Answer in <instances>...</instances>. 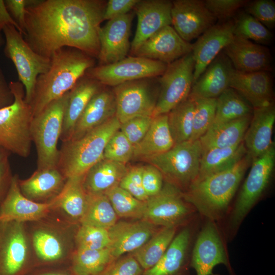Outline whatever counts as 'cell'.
<instances>
[{"label":"cell","mask_w":275,"mask_h":275,"mask_svg":"<svg viewBox=\"0 0 275 275\" xmlns=\"http://www.w3.org/2000/svg\"><path fill=\"white\" fill-rule=\"evenodd\" d=\"M233 21L235 36L262 45H268L273 40V35L270 30L244 10H239Z\"/></svg>","instance_id":"41"},{"label":"cell","mask_w":275,"mask_h":275,"mask_svg":"<svg viewBox=\"0 0 275 275\" xmlns=\"http://www.w3.org/2000/svg\"><path fill=\"white\" fill-rule=\"evenodd\" d=\"M101 85L85 74L69 91L60 139L62 142L70 139L77 121L91 99L101 89Z\"/></svg>","instance_id":"28"},{"label":"cell","mask_w":275,"mask_h":275,"mask_svg":"<svg viewBox=\"0 0 275 275\" xmlns=\"http://www.w3.org/2000/svg\"><path fill=\"white\" fill-rule=\"evenodd\" d=\"M41 275H65V274H62L60 273H49L42 274Z\"/></svg>","instance_id":"60"},{"label":"cell","mask_w":275,"mask_h":275,"mask_svg":"<svg viewBox=\"0 0 275 275\" xmlns=\"http://www.w3.org/2000/svg\"><path fill=\"white\" fill-rule=\"evenodd\" d=\"M104 194L118 217L143 219L145 201L136 199L119 185L111 188Z\"/></svg>","instance_id":"42"},{"label":"cell","mask_w":275,"mask_h":275,"mask_svg":"<svg viewBox=\"0 0 275 275\" xmlns=\"http://www.w3.org/2000/svg\"><path fill=\"white\" fill-rule=\"evenodd\" d=\"M157 77L139 79L114 87L115 116L121 124L135 117H152L159 92V86L156 88L159 85Z\"/></svg>","instance_id":"13"},{"label":"cell","mask_w":275,"mask_h":275,"mask_svg":"<svg viewBox=\"0 0 275 275\" xmlns=\"http://www.w3.org/2000/svg\"><path fill=\"white\" fill-rule=\"evenodd\" d=\"M248 0H206V8L219 22L233 19L237 13L244 8Z\"/></svg>","instance_id":"47"},{"label":"cell","mask_w":275,"mask_h":275,"mask_svg":"<svg viewBox=\"0 0 275 275\" xmlns=\"http://www.w3.org/2000/svg\"><path fill=\"white\" fill-rule=\"evenodd\" d=\"M172 3L168 0H140L134 9L138 17L130 52L163 28L171 25Z\"/></svg>","instance_id":"21"},{"label":"cell","mask_w":275,"mask_h":275,"mask_svg":"<svg viewBox=\"0 0 275 275\" xmlns=\"http://www.w3.org/2000/svg\"><path fill=\"white\" fill-rule=\"evenodd\" d=\"M108 230L87 225H81L76 235L77 249L101 250L109 244Z\"/></svg>","instance_id":"45"},{"label":"cell","mask_w":275,"mask_h":275,"mask_svg":"<svg viewBox=\"0 0 275 275\" xmlns=\"http://www.w3.org/2000/svg\"><path fill=\"white\" fill-rule=\"evenodd\" d=\"M11 153L0 146V164L6 159L9 158Z\"/></svg>","instance_id":"58"},{"label":"cell","mask_w":275,"mask_h":275,"mask_svg":"<svg viewBox=\"0 0 275 275\" xmlns=\"http://www.w3.org/2000/svg\"><path fill=\"white\" fill-rule=\"evenodd\" d=\"M199 214L187 202L183 192L167 182L157 195L145 201L143 219L161 228L185 226Z\"/></svg>","instance_id":"10"},{"label":"cell","mask_w":275,"mask_h":275,"mask_svg":"<svg viewBox=\"0 0 275 275\" xmlns=\"http://www.w3.org/2000/svg\"><path fill=\"white\" fill-rule=\"evenodd\" d=\"M167 66L162 62L131 56L113 64L93 67L86 74L101 85L114 87L130 81L160 76Z\"/></svg>","instance_id":"14"},{"label":"cell","mask_w":275,"mask_h":275,"mask_svg":"<svg viewBox=\"0 0 275 275\" xmlns=\"http://www.w3.org/2000/svg\"><path fill=\"white\" fill-rule=\"evenodd\" d=\"M2 31L5 37V55L15 65L20 82L24 87L25 100L30 104L37 78L49 69L51 59L35 52L14 25H6Z\"/></svg>","instance_id":"9"},{"label":"cell","mask_w":275,"mask_h":275,"mask_svg":"<svg viewBox=\"0 0 275 275\" xmlns=\"http://www.w3.org/2000/svg\"><path fill=\"white\" fill-rule=\"evenodd\" d=\"M163 180L162 173L156 167L151 164L143 166L142 183L149 197L160 191L163 186Z\"/></svg>","instance_id":"51"},{"label":"cell","mask_w":275,"mask_h":275,"mask_svg":"<svg viewBox=\"0 0 275 275\" xmlns=\"http://www.w3.org/2000/svg\"><path fill=\"white\" fill-rule=\"evenodd\" d=\"M116 111L114 92L101 89L88 103L77 121L69 140L80 138L90 130L115 116Z\"/></svg>","instance_id":"29"},{"label":"cell","mask_w":275,"mask_h":275,"mask_svg":"<svg viewBox=\"0 0 275 275\" xmlns=\"http://www.w3.org/2000/svg\"><path fill=\"white\" fill-rule=\"evenodd\" d=\"M133 147L127 137L119 129L107 143L103 158L126 164L133 157Z\"/></svg>","instance_id":"46"},{"label":"cell","mask_w":275,"mask_h":275,"mask_svg":"<svg viewBox=\"0 0 275 275\" xmlns=\"http://www.w3.org/2000/svg\"><path fill=\"white\" fill-rule=\"evenodd\" d=\"M194 109V100L188 97L168 113V125L175 144L190 140Z\"/></svg>","instance_id":"39"},{"label":"cell","mask_w":275,"mask_h":275,"mask_svg":"<svg viewBox=\"0 0 275 275\" xmlns=\"http://www.w3.org/2000/svg\"><path fill=\"white\" fill-rule=\"evenodd\" d=\"M153 118L151 116L132 118L121 124L120 130L134 146L144 137L151 126Z\"/></svg>","instance_id":"49"},{"label":"cell","mask_w":275,"mask_h":275,"mask_svg":"<svg viewBox=\"0 0 275 275\" xmlns=\"http://www.w3.org/2000/svg\"><path fill=\"white\" fill-rule=\"evenodd\" d=\"M194 68L192 52L168 64L158 78L159 92L152 117L168 114L188 97Z\"/></svg>","instance_id":"12"},{"label":"cell","mask_w":275,"mask_h":275,"mask_svg":"<svg viewBox=\"0 0 275 275\" xmlns=\"http://www.w3.org/2000/svg\"><path fill=\"white\" fill-rule=\"evenodd\" d=\"M172 3V24L186 42L198 38L217 21L204 1L175 0Z\"/></svg>","instance_id":"16"},{"label":"cell","mask_w":275,"mask_h":275,"mask_svg":"<svg viewBox=\"0 0 275 275\" xmlns=\"http://www.w3.org/2000/svg\"><path fill=\"white\" fill-rule=\"evenodd\" d=\"M252 115L223 123L212 125L199 139L203 151L214 148L234 146L241 143L250 123Z\"/></svg>","instance_id":"33"},{"label":"cell","mask_w":275,"mask_h":275,"mask_svg":"<svg viewBox=\"0 0 275 275\" xmlns=\"http://www.w3.org/2000/svg\"><path fill=\"white\" fill-rule=\"evenodd\" d=\"M234 37L232 19L215 23L198 38L191 52L195 61L193 85Z\"/></svg>","instance_id":"19"},{"label":"cell","mask_w":275,"mask_h":275,"mask_svg":"<svg viewBox=\"0 0 275 275\" xmlns=\"http://www.w3.org/2000/svg\"><path fill=\"white\" fill-rule=\"evenodd\" d=\"M13 176L9 158L6 159L0 164V204L8 191Z\"/></svg>","instance_id":"55"},{"label":"cell","mask_w":275,"mask_h":275,"mask_svg":"<svg viewBox=\"0 0 275 275\" xmlns=\"http://www.w3.org/2000/svg\"><path fill=\"white\" fill-rule=\"evenodd\" d=\"M30 1L6 0L5 4L8 12L24 34L25 9Z\"/></svg>","instance_id":"54"},{"label":"cell","mask_w":275,"mask_h":275,"mask_svg":"<svg viewBox=\"0 0 275 275\" xmlns=\"http://www.w3.org/2000/svg\"><path fill=\"white\" fill-rule=\"evenodd\" d=\"M143 166L134 167L128 170L120 181L119 186L128 192L136 199L146 201L149 197L142 183Z\"/></svg>","instance_id":"50"},{"label":"cell","mask_w":275,"mask_h":275,"mask_svg":"<svg viewBox=\"0 0 275 275\" xmlns=\"http://www.w3.org/2000/svg\"><path fill=\"white\" fill-rule=\"evenodd\" d=\"M178 228L159 229L142 246L134 251L132 256L145 270L155 265L170 245Z\"/></svg>","instance_id":"36"},{"label":"cell","mask_w":275,"mask_h":275,"mask_svg":"<svg viewBox=\"0 0 275 275\" xmlns=\"http://www.w3.org/2000/svg\"><path fill=\"white\" fill-rule=\"evenodd\" d=\"M5 43V39L0 32V47L3 45Z\"/></svg>","instance_id":"59"},{"label":"cell","mask_w":275,"mask_h":275,"mask_svg":"<svg viewBox=\"0 0 275 275\" xmlns=\"http://www.w3.org/2000/svg\"><path fill=\"white\" fill-rule=\"evenodd\" d=\"M252 161L246 153L232 167L197 180L183 193L185 200L202 219L221 222Z\"/></svg>","instance_id":"2"},{"label":"cell","mask_w":275,"mask_h":275,"mask_svg":"<svg viewBox=\"0 0 275 275\" xmlns=\"http://www.w3.org/2000/svg\"><path fill=\"white\" fill-rule=\"evenodd\" d=\"M18 175H13L8 191L0 204V222L23 223L39 219L53 207L51 201L39 203L25 197L19 186Z\"/></svg>","instance_id":"23"},{"label":"cell","mask_w":275,"mask_h":275,"mask_svg":"<svg viewBox=\"0 0 275 275\" xmlns=\"http://www.w3.org/2000/svg\"><path fill=\"white\" fill-rule=\"evenodd\" d=\"M84 175L68 177L60 193L51 201L71 217L80 219L86 208L88 194L84 186Z\"/></svg>","instance_id":"35"},{"label":"cell","mask_w":275,"mask_h":275,"mask_svg":"<svg viewBox=\"0 0 275 275\" xmlns=\"http://www.w3.org/2000/svg\"><path fill=\"white\" fill-rule=\"evenodd\" d=\"M202 219L199 215L184 226L159 261L141 275H189L191 250Z\"/></svg>","instance_id":"15"},{"label":"cell","mask_w":275,"mask_h":275,"mask_svg":"<svg viewBox=\"0 0 275 275\" xmlns=\"http://www.w3.org/2000/svg\"><path fill=\"white\" fill-rule=\"evenodd\" d=\"M274 122V102L267 106L253 109L243 139L247 154L252 160L266 152L274 144L271 138Z\"/></svg>","instance_id":"27"},{"label":"cell","mask_w":275,"mask_h":275,"mask_svg":"<svg viewBox=\"0 0 275 275\" xmlns=\"http://www.w3.org/2000/svg\"><path fill=\"white\" fill-rule=\"evenodd\" d=\"M7 24L14 25L17 30L22 34V32L13 19L8 10L7 9L4 1L0 0V32L2 31L3 27Z\"/></svg>","instance_id":"57"},{"label":"cell","mask_w":275,"mask_h":275,"mask_svg":"<svg viewBox=\"0 0 275 275\" xmlns=\"http://www.w3.org/2000/svg\"><path fill=\"white\" fill-rule=\"evenodd\" d=\"M156 227L144 219L117 222L108 229L110 240L108 248L113 258L140 248L158 230Z\"/></svg>","instance_id":"24"},{"label":"cell","mask_w":275,"mask_h":275,"mask_svg":"<svg viewBox=\"0 0 275 275\" xmlns=\"http://www.w3.org/2000/svg\"><path fill=\"white\" fill-rule=\"evenodd\" d=\"M193 244L190 267L195 269L196 275H217L213 273L215 266L223 264L230 275H235L232 268L227 241L218 224L214 221L203 219Z\"/></svg>","instance_id":"11"},{"label":"cell","mask_w":275,"mask_h":275,"mask_svg":"<svg viewBox=\"0 0 275 275\" xmlns=\"http://www.w3.org/2000/svg\"><path fill=\"white\" fill-rule=\"evenodd\" d=\"M175 145L169 125L168 114L153 117L143 139L133 147V157L146 159L163 153Z\"/></svg>","instance_id":"32"},{"label":"cell","mask_w":275,"mask_h":275,"mask_svg":"<svg viewBox=\"0 0 275 275\" xmlns=\"http://www.w3.org/2000/svg\"><path fill=\"white\" fill-rule=\"evenodd\" d=\"M120 126V122L114 116L80 138L62 142L58 169L66 179L85 175L103 157L107 143Z\"/></svg>","instance_id":"5"},{"label":"cell","mask_w":275,"mask_h":275,"mask_svg":"<svg viewBox=\"0 0 275 275\" xmlns=\"http://www.w3.org/2000/svg\"><path fill=\"white\" fill-rule=\"evenodd\" d=\"M50 59L49 69L37 78L29 104L34 117L51 102L70 91L95 64L94 58L69 47L58 50Z\"/></svg>","instance_id":"3"},{"label":"cell","mask_w":275,"mask_h":275,"mask_svg":"<svg viewBox=\"0 0 275 275\" xmlns=\"http://www.w3.org/2000/svg\"><path fill=\"white\" fill-rule=\"evenodd\" d=\"M234 68L223 51L207 66L193 84L189 97L217 98L229 88Z\"/></svg>","instance_id":"25"},{"label":"cell","mask_w":275,"mask_h":275,"mask_svg":"<svg viewBox=\"0 0 275 275\" xmlns=\"http://www.w3.org/2000/svg\"><path fill=\"white\" fill-rule=\"evenodd\" d=\"M14 96L10 105L0 109V146L23 158L31 152L33 143L32 107L25 100V89L20 81H11Z\"/></svg>","instance_id":"6"},{"label":"cell","mask_w":275,"mask_h":275,"mask_svg":"<svg viewBox=\"0 0 275 275\" xmlns=\"http://www.w3.org/2000/svg\"><path fill=\"white\" fill-rule=\"evenodd\" d=\"M69 97V91L51 102L33 117L31 134L37 150V169L57 168L59 158L58 142Z\"/></svg>","instance_id":"7"},{"label":"cell","mask_w":275,"mask_h":275,"mask_svg":"<svg viewBox=\"0 0 275 275\" xmlns=\"http://www.w3.org/2000/svg\"><path fill=\"white\" fill-rule=\"evenodd\" d=\"M23 223L0 222V275H15L26 259L28 248Z\"/></svg>","instance_id":"20"},{"label":"cell","mask_w":275,"mask_h":275,"mask_svg":"<svg viewBox=\"0 0 275 275\" xmlns=\"http://www.w3.org/2000/svg\"><path fill=\"white\" fill-rule=\"evenodd\" d=\"M140 0H109L106 2L103 20H109L129 13Z\"/></svg>","instance_id":"53"},{"label":"cell","mask_w":275,"mask_h":275,"mask_svg":"<svg viewBox=\"0 0 275 275\" xmlns=\"http://www.w3.org/2000/svg\"><path fill=\"white\" fill-rule=\"evenodd\" d=\"M33 242L38 257L44 261H55L63 256L64 250L61 241L49 231L43 230L36 231Z\"/></svg>","instance_id":"44"},{"label":"cell","mask_w":275,"mask_h":275,"mask_svg":"<svg viewBox=\"0 0 275 275\" xmlns=\"http://www.w3.org/2000/svg\"><path fill=\"white\" fill-rule=\"evenodd\" d=\"M126 164L103 157L84 175V186L87 194H104L118 186L128 171Z\"/></svg>","instance_id":"31"},{"label":"cell","mask_w":275,"mask_h":275,"mask_svg":"<svg viewBox=\"0 0 275 275\" xmlns=\"http://www.w3.org/2000/svg\"><path fill=\"white\" fill-rule=\"evenodd\" d=\"M117 215L105 194H88L86 210L80 219L81 225L108 229L117 222Z\"/></svg>","instance_id":"37"},{"label":"cell","mask_w":275,"mask_h":275,"mask_svg":"<svg viewBox=\"0 0 275 275\" xmlns=\"http://www.w3.org/2000/svg\"><path fill=\"white\" fill-rule=\"evenodd\" d=\"M193 44L184 40L171 25L145 41L131 54L169 64L192 52Z\"/></svg>","instance_id":"18"},{"label":"cell","mask_w":275,"mask_h":275,"mask_svg":"<svg viewBox=\"0 0 275 275\" xmlns=\"http://www.w3.org/2000/svg\"><path fill=\"white\" fill-rule=\"evenodd\" d=\"M229 87L240 94L253 109L274 102L273 78L269 72L242 73L234 70Z\"/></svg>","instance_id":"26"},{"label":"cell","mask_w":275,"mask_h":275,"mask_svg":"<svg viewBox=\"0 0 275 275\" xmlns=\"http://www.w3.org/2000/svg\"><path fill=\"white\" fill-rule=\"evenodd\" d=\"M253 108L236 91L229 87L216 98L215 119L218 124L251 115Z\"/></svg>","instance_id":"38"},{"label":"cell","mask_w":275,"mask_h":275,"mask_svg":"<svg viewBox=\"0 0 275 275\" xmlns=\"http://www.w3.org/2000/svg\"><path fill=\"white\" fill-rule=\"evenodd\" d=\"M113 260L108 248L77 249L73 257V270L76 275H96L102 272Z\"/></svg>","instance_id":"40"},{"label":"cell","mask_w":275,"mask_h":275,"mask_svg":"<svg viewBox=\"0 0 275 275\" xmlns=\"http://www.w3.org/2000/svg\"><path fill=\"white\" fill-rule=\"evenodd\" d=\"M14 96L0 67V109L11 104Z\"/></svg>","instance_id":"56"},{"label":"cell","mask_w":275,"mask_h":275,"mask_svg":"<svg viewBox=\"0 0 275 275\" xmlns=\"http://www.w3.org/2000/svg\"><path fill=\"white\" fill-rule=\"evenodd\" d=\"M246 153L243 141L234 146L214 148L203 151L196 181L232 167Z\"/></svg>","instance_id":"34"},{"label":"cell","mask_w":275,"mask_h":275,"mask_svg":"<svg viewBox=\"0 0 275 275\" xmlns=\"http://www.w3.org/2000/svg\"><path fill=\"white\" fill-rule=\"evenodd\" d=\"M194 100L195 109L190 141L199 140L210 128L215 119L216 108V98Z\"/></svg>","instance_id":"43"},{"label":"cell","mask_w":275,"mask_h":275,"mask_svg":"<svg viewBox=\"0 0 275 275\" xmlns=\"http://www.w3.org/2000/svg\"><path fill=\"white\" fill-rule=\"evenodd\" d=\"M234 69L249 73L272 71V57L266 46L235 36L223 50Z\"/></svg>","instance_id":"22"},{"label":"cell","mask_w":275,"mask_h":275,"mask_svg":"<svg viewBox=\"0 0 275 275\" xmlns=\"http://www.w3.org/2000/svg\"><path fill=\"white\" fill-rule=\"evenodd\" d=\"M275 165L273 144L252 161L249 174L226 216L218 225L227 242L236 236L243 221L261 200L271 181Z\"/></svg>","instance_id":"4"},{"label":"cell","mask_w":275,"mask_h":275,"mask_svg":"<svg viewBox=\"0 0 275 275\" xmlns=\"http://www.w3.org/2000/svg\"><path fill=\"white\" fill-rule=\"evenodd\" d=\"M101 275H141L142 268L132 256L125 257L108 265Z\"/></svg>","instance_id":"52"},{"label":"cell","mask_w":275,"mask_h":275,"mask_svg":"<svg viewBox=\"0 0 275 275\" xmlns=\"http://www.w3.org/2000/svg\"><path fill=\"white\" fill-rule=\"evenodd\" d=\"M203 149L199 140L175 144L168 151L147 158L167 182L183 193L198 178Z\"/></svg>","instance_id":"8"},{"label":"cell","mask_w":275,"mask_h":275,"mask_svg":"<svg viewBox=\"0 0 275 275\" xmlns=\"http://www.w3.org/2000/svg\"><path fill=\"white\" fill-rule=\"evenodd\" d=\"M132 13L108 20L99 32L100 49L98 56L99 65L113 64L125 57L130 50L129 42Z\"/></svg>","instance_id":"17"},{"label":"cell","mask_w":275,"mask_h":275,"mask_svg":"<svg viewBox=\"0 0 275 275\" xmlns=\"http://www.w3.org/2000/svg\"><path fill=\"white\" fill-rule=\"evenodd\" d=\"M106 5L102 0L30 1L24 39L35 52L48 58L65 47L97 58Z\"/></svg>","instance_id":"1"},{"label":"cell","mask_w":275,"mask_h":275,"mask_svg":"<svg viewBox=\"0 0 275 275\" xmlns=\"http://www.w3.org/2000/svg\"><path fill=\"white\" fill-rule=\"evenodd\" d=\"M244 11L260 21L269 30L275 26V3L271 0L249 1Z\"/></svg>","instance_id":"48"},{"label":"cell","mask_w":275,"mask_h":275,"mask_svg":"<svg viewBox=\"0 0 275 275\" xmlns=\"http://www.w3.org/2000/svg\"><path fill=\"white\" fill-rule=\"evenodd\" d=\"M66 180L58 168L37 169L29 178L19 180V186L25 197L37 202L53 199L62 190Z\"/></svg>","instance_id":"30"}]
</instances>
